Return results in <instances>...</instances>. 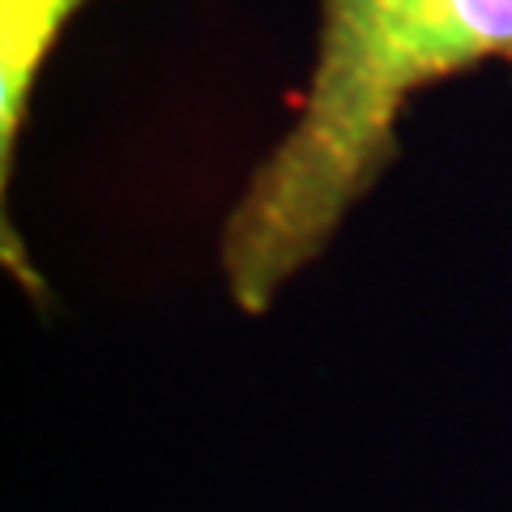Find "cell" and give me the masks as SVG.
Returning a JSON list of instances; mask_svg holds the SVG:
<instances>
[{
	"label": "cell",
	"mask_w": 512,
	"mask_h": 512,
	"mask_svg": "<svg viewBox=\"0 0 512 512\" xmlns=\"http://www.w3.org/2000/svg\"><path fill=\"white\" fill-rule=\"evenodd\" d=\"M483 64L512 69V0H320L295 120L222 222V282L265 316L402 154L406 107Z\"/></svg>",
	"instance_id": "6da1fadb"
},
{
	"label": "cell",
	"mask_w": 512,
	"mask_h": 512,
	"mask_svg": "<svg viewBox=\"0 0 512 512\" xmlns=\"http://www.w3.org/2000/svg\"><path fill=\"white\" fill-rule=\"evenodd\" d=\"M86 5L90 0H0V261L35 303L47 299V282L26 256L22 239L13 235L9 184L18 171V150L30 124L39 73Z\"/></svg>",
	"instance_id": "7a4b0ae2"
}]
</instances>
